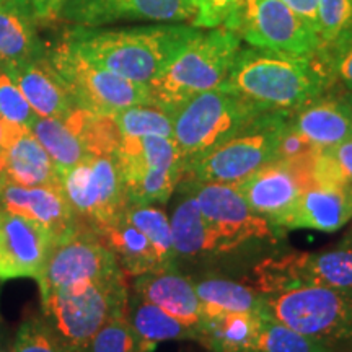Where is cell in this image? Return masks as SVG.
I'll return each instance as SVG.
<instances>
[{
  "label": "cell",
  "mask_w": 352,
  "mask_h": 352,
  "mask_svg": "<svg viewBox=\"0 0 352 352\" xmlns=\"http://www.w3.org/2000/svg\"><path fill=\"white\" fill-rule=\"evenodd\" d=\"M191 12V26L217 28L226 23L240 0H183Z\"/></svg>",
  "instance_id": "8d00e7d4"
},
{
  "label": "cell",
  "mask_w": 352,
  "mask_h": 352,
  "mask_svg": "<svg viewBox=\"0 0 352 352\" xmlns=\"http://www.w3.org/2000/svg\"><path fill=\"white\" fill-rule=\"evenodd\" d=\"M127 206L168 202L182 183L186 160L171 138H124L116 151Z\"/></svg>",
  "instance_id": "52a82bcc"
},
{
  "label": "cell",
  "mask_w": 352,
  "mask_h": 352,
  "mask_svg": "<svg viewBox=\"0 0 352 352\" xmlns=\"http://www.w3.org/2000/svg\"><path fill=\"white\" fill-rule=\"evenodd\" d=\"M197 32L196 26L184 25L108 32L85 28L76 30L65 39L90 63L131 82L151 85Z\"/></svg>",
  "instance_id": "7a4b0ae2"
},
{
  "label": "cell",
  "mask_w": 352,
  "mask_h": 352,
  "mask_svg": "<svg viewBox=\"0 0 352 352\" xmlns=\"http://www.w3.org/2000/svg\"><path fill=\"white\" fill-rule=\"evenodd\" d=\"M118 272L122 270L100 233L80 227L69 239L52 246L36 280L44 297L56 290L103 279Z\"/></svg>",
  "instance_id": "4fadbf2b"
},
{
  "label": "cell",
  "mask_w": 352,
  "mask_h": 352,
  "mask_svg": "<svg viewBox=\"0 0 352 352\" xmlns=\"http://www.w3.org/2000/svg\"><path fill=\"white\" fill-rule=\"evenodd\" d=\"M261 113L220 87L202 91L171 113L173 140L188 165Z\"/></svg>",
  "instance_id": "ba28073f"
},
{
  "label": "cell",
  "mask_w": 352,
  "mask_h": 352,
  "mask_svg": "<svg viewBox=\"0 0 352 352\" xmlns=\"http://www.w3.org/2000/svg\"><path fill=\"white\" fill-rule=\"evenodd\" d=\"M124 217L147 236L160 259L162 270L176 267V254L171 243L170 220L160 208L155 206H127Z\"/></svg>",
  "instance_id": "4dcf8cb0"
},
{
  "label": "cell",
  "mask_w": 352,
  "mask_h": 352,
  "mask_svg": "<svg viewBox=\"0 0 352 352\" xmlns=\"http://www.w3.org/2000/svg\"><path fill=\"white\" fill-rule=\"evenodd\" d=\"M2 157L10 183L21 186L60 184L59 170L30 129L20 132L6 151H2Z\"/></svg>",
  "instance_id": "d4e9b609"
},
{
  "label": "cell",
  "mask_w": 352,
  "mask_h": 352,
  "mask_svg": "<svg viewBox=\"0 0 352 352\" xmlns=\"http://www.w3.org/2000/svg\"><path fill=\"white\" fill-rule=\"evenodd\" d=\"M30 0H0V65L15 67L44 56Z\"/></svg>",
  "instance_id": "603a6c76"
},
{
  "label": "cell",
  "mask_w": 352,
  "mask_h": 352,
  "mask_svg": "<svg viewBox=\"0 0 352 352\" xmlns=\"http://www.w3.org/2000/svg\"><path fill=\"white\" fill-rule=\"evenodd\" d=\"M289 116L290 113L277 111L258 114L204 155L189 162L183 179L226 184L243 182L274 160L277 139Z\"/></svg>",
  "instance_id": "8992f818"
},
{
  "label": "cell",
  "mask_w": 352,
  "mask_h": 352,
  "mask_svg": "<svg viewBox=\"0 0 352 352\" xmlns=\"http://www.w3.org/2000/svg\"><path fill=\"white\" fill-rule=\"evenodd\" d=\"M67 0H30L36 20H54L60 16V12Z\"/></svg>",
  "instance_id": "60d3db41"
},
{
  "label": "cell",
  "mask_w": 352,
  "mask_h": 352,
  "mask_svg": "<svg viewBox=\"0 0 352 352\" xmlns=\"http://www.w3.org/2000/svg\"><path fill=\"white\" fill-rule=\"evenodd\" d=\"M132 290L145 302L160 307L166 314L196 327L202 318V307L195 284L176 267L147 272L134 277Z\"/></svg>",
  "instance_id": "44dd1931"
},
{
  "label": "cell",
  "mask_w": 352,
  "mask_h": 352,
  "mask_svg": "<svg viewBox=\"0 0 352 352\" xmlns=\"http://www.w3.org/2000/svg\"><path fill=\"white\" fill-rule=\"evenodd\" d=\"M0 210H8L39 223L54 236L56 243L69 239L82 227L60 184L21 186L8 182L0 189Z\"/></svg>",
  "instance_id": "2e32d148"
},
{
  "label": "cell",
  "mask_w": 352,
  "mask_h": 352,
  "mask_svg": "<svg viewBox=\"0 0 352 352\" xmlns=\"http://www.w3.org/2000/svg\"><path fill=\"white\" fill-rule=\"evenodd\" d=\"M321 57L328 67V60L352 44V0H318V28Z\"/></svg>",
  "instance_id": "f546056e"
},
{
  "label": "cell",
  "mask_w": 352,
  "mask_h": 352,
  "mask_svg": "<svg viewBox=\"0 0 352 352\" xmlns=\"http://www.w3.org/2000/svg\"><path fill=\"white\" fill-rule=\"evenodd\" d=\"M0 118L8 124L23 129H30L38 120V114L33 111L19 85L2 65H0Z\"/></svg>",
  "instance_id": "d590c367"
},
{
  "label": "cell",
  "mask_w": 352,
  "mask_h": 352,
  "mask_svg": "<svg viewBox=\"0 0 352 352\" xmlns=\"http://www.w3.org/2000/svg\"><path fill=\"white\" fill-rule=\"evenodd\" d=\"M344 96H346V101H347V104H349L351 113H352V94L351 91H344Z\"/></svg>",
  "instance_id": "7bdbcfd3"
},
{
  "label": "cell",
  "mask_w": 352,
  "mask_h": 352,
  "mask_svg": "<svg viewBox=\"0 0 352 352\" xmlns=\"http://www.w3.org/2000/svg\"><path fill=\"white\" fill-rule=\"evenodd\" d=\"M13 352H70L43 315L28 316L16 329Z\"/></svg>",
  "instance_id": "e575fe53"
},
{
  "label": "cell",
  "mask_w": 352,
  "mask_h": 352,
  "mask_svg": "<svg viewBox=\"0 0 352 352\" xmlns=\"http://www.w3.org/2000/svg\"><path fill=\"white\" fill-rule=\"evenodd\" d=\"M289 122L320 151L352 138V113L344 94L324 91L290 113Z\"/></svg>",
  "instance_id": "d6986e66"
},
{
  "label": "cell",
  "mask_w": 352,
  "mask_h": 352,
  "mask_svg": "<svg viewBox=\"0 0 352 352\" xmlns=\"http://www.w3.org/2000/svg\"><path fill=\"white\" fill-rule=\"evenodd\" d=\"M263 310L202 311L196 341L209 352H254Z\"/></svg>",
  "instance_id": "7402d4cb"
},
{
  "label": "cell",
  "mask_w": 352,
  "mask_h": 352,
  "mask_svg": "<svg viewBox=\"0 0 352 352\" xmlns=\"http://www.w3.org/2000/svg\"><path fill=\"white\" fill-rule=\"evenodd\" d=\"M60 188L78 223L96 233L113 226L127 208L116 153H88L60 171Z\"/></svg>",
  "instance_id": "30bf717a"
},
{
  "label": "cell",
  "mask_w": 352,
  "mask_h": 352,
  "mask_svg": "<svg viewBox=\"0 0 352 352\" xmlns=\"http://www.w3.org/2000/svg\"><path fill=\"white\" fill-rule=\"evenodd\" d=\"M261 297L270 315L285 327L331 349L352 346V290L300 284Z\"/></svg>",
  "instance_id": "5b68a950"
},
{
  "label": "cell",
  "mask_w": 352,
  "mask_h": 352,
  "mask_svg": "<svg viewBox=\"0 0 352 352\" xmlns=\"http://www.w3.org/2000/svg\"><path fill=\"white\" fill-rule=\"evenodd\" d=\"M323 342L311 340L277 321L264 307L254 352H333Z\"/></svg>",
  "instance_id": "1f68e13d"
},
{
  "label": "cell",
  "mask_w": 352,
  "mask_h": 352,
  "mask_svg": "<svg viewBox=\"0 0 352 352\" xmlns=\"http://www.w3.org/2000/svg\"><path fill=\"white\" fill-rule=\"evenodd\" d=\"M336 168L341 171L347 182L352 183V138L342 140L341 144L327 148Z\"/></svg>",
  "instance_id": "f35d334b"
},
{
  "label": "cell",
  "mask_w": 352,
  "mask_h": 352,
  "mask_svg": "<svg viewBox=\"0 0 352 352\" xmlns=\"http://www.w3.org/2000/svg\"><path fill=\"white\" fill-rule=\"evenodd\" d=\"M240 44L239 34L226 26L197 32L148 85L152 104L173 113L192 96L219 88L230 72Z\"/></svg>",
  "instance_id": "3957f363"
},
{
  "label": "cell",
  "mask_w": 352,
  "mask_h": 352,
  "mask_svg": "<svg viewBox=\"0 0 352 352\" xmlns=\"http://www.w3.org/2000/svg\"><path fill=\"white\" fill-rule=\"evenodd\" d=\"M54 245V236L39 223L0 210V280L38 279Z\"/></svg>",
  "instance_id": "9a60e30c"
},
{
  "label": "cell",
  "mask_w": 352,
  "mask_h": 352,
  "mask_svg": "<svg viewBox=\"0 0 352 352\" xmlns=\"http://www.w3.org/2000/svg\"><path fill=\"white\" fill-rule=\"evenodd\" d=\"M179 192L182 196L170 219L171 243L176 258H201L222 253V245L206 222L195 197L183 189Z\"/></svg>",
  "instance_id": "cb8c5ba5"
},
{
  "label": "cell",
  "mask_w": 352,
  "mask_h": 352,
  "mask_svg": "<svg viewBox=\"0 0 352 352\" xmlns=\"http://www.w3.org/2000/svg\"><path fill=\"white\" fill-rule=\"evenodd\" d=\"M222 26L254 47L315 56L318 34L284 0H240Z\"/></svg>",
  "instance_id": "8fae6325"
},
{
  "label": "cell",
  "mask_w": 352,
  "mask_h": 352,
  "mask_svg": "<svg viewBox=\"0 0 352 352\" xmlns=\"http://www.w3.org/2000/svg\"><path fill=\"white\" fill-rule=\"evenodd\" d=\"M126 318L144 352H153L160 342L196 340V327L175 318L160 307L145 302L138 294H129L126 305Z\"/></svg>",
  "instance_id": "484cf974"
},
{
  "label": "cell",
  "mask_w": 352,
  "mask_h": 352,
  "mask_svg": "<svg viewBox=\"0 0 352 352\" xmlns=\"http://www.w3.org/2000/svg\"><path fill=\"white\" fill-rule=\"evenodd\" d=\"M77 108L98 116H113L134 104H152L148 85L135 83L85 59L67 39L50 54Z\"/></svg>",
  "instance_id": "9c48e42d"
},
{
  "label": "cell",
  "mask_w": 352,
  "mask_h": 352,
  "mask_svg": "<svg viewBox=\"0 0 352 352\" xmlns=\"http://www.w3.org/2000/svg\"><path fill=\"white\" fill-rule=\"evenodd\" d=\"M344 243H352V227H351L349 233H347V235H346V239H344Z\"/></svg>",
  "instance_id": "ee69618b"
},
{
  "label": "cell",
  "mask_w": 352,
  "mask_h": 352,
  "mask_svg": "<svg viewBox=\"0 0 352 352\" xmlns=\"http://www.w3.org/2000/svg\"><path fill=\"white\" fill-rule=\"evenodd\" d=\"M6 69L38 118H67L77 109L67 85L47 54Z\"/></svg>",
  "instance_id": "ac0fdd59"
},
{
  "label": "cell",
  "mask_w": 352,
  "mask_h": 352,
  "mask_svg": "<svg viewBox=\"0 0 352 352\" xmlns=\"http://www.w3.org/2000/svg\"><path fill=\"white\" fill-rule=\"evenodd\" d=\"M305 186L300 171L280 162H270L236 184L250 209L266 220L277 235L287 230Z\"/></svg>",
  "instance_id": "5bb4252c"
},
{
  "label": "cell",
  "mask_w": 352,
  "mask_h": 352,
  "mask_svg": "<svg viewBox=\"0 0 352 352\" xmlns=\"http://www.w3.org/2000/svg\"><path fill=\"white\" fill-rule=\"evenodd\" d=\"M328 69L333 82H340L352 94V44L342 47L328 60Z\"/></svg>",
  "instance_id": "74e56055"
},
{
  "label": "cell",
  "mask_w": 352,
  "mask_h": 352,
  "mask_svg": "<svg viewBox=\"0 0 352 352\" xmlns=\"http://www.w3.org/2000/svg\"><path fill=\"white\" fill-rule=\"evenodd\" d=\"M195 290L202 311H261L263 297L250 285L210 276L196 280Z\"/></svg>",
  "instance_id": "f1b7e54d"
},
{
  "label": "cell",
  "mask_w": 352,
  "mask_h": 352,
  "mask_svg": "<svg viewBox=\"0 0 352 352\" xmlns=\"http://www.w3.org/2000/svg\"><path fill=\"white\" fill-rule=\"evenodd\" d=\"M333 352H352L351 347H341V349H334Z\"/></svg>",
  "instance_id": "f6af8a7d"
},
{
  "label": "cell",
  "mask_w": 352,
  "mask_h": 352,
  "mask_svg": "<svg viewBox=\"0 0 352 352\" xmlns=\"http://www.w3.org/2000/svg\"><path fill=\"white\" fill-rule=\"evenodd\" d=\"M352 220V183L310 184L303 189L287 230L338 232Z\"/></svg>",
  "instance_id": "ffe728a7"
},
{
  "label": "cell",
  "mask_w": 352,
  "mask_h": 352,
  "mask_svg": "<svg viewBox=\"0 0 352 352\" xmlns=\"http://www.w3.org/2000/svg\"><path fill=\"white\" fill-rule=\"evenodd\" d=\"M23 131H26V129H23V127H19V126L8 124L7 121H3L2 118H0V152L6 151V148L8 147V144L13 142V139H15L16 135Z\"/></svg>",
  "instance_id": "b9f144b4"
},
{
  "label": "cell",
  "mask_w": 352,
  "mask_h": 352,
  "mask_svg": "<svg viewBox=\"0 0 352 352\" xmlns=\"http://www.w3.org/2000/svg\"><path fill=\"white\" fill-rule=\"evenodd\" d=\"M30 132L50 153L59 175L80 164L88 155L78 122V108L67 118H38Z\"/></svg>",
  "instance_id": "4316f807"
},
{
  "label": "cell",
  "mask_w": 352,
  "mask_h": 352,
  "mask_svg": "<svg viewBox=\"0 0 352 352\" xmlns=\"http://www.w3.org/2000/svg\"><path fill=\"white\" fill-rule=\"evenodd\" d=\"M333 77L318 54L246 47L236 52L222 90L240 96L259 111L294 113L333 85Z\"/></svg>",
  "instance_id": "6da1fadb"
},
{
  "label": "cell",
  "mask_w": 352,
  "mask_h": 352,
  "mask_svg": "<svg viewBox=\"0 0 352 352\" xmlns=\"http://www.w3.org/2000/svg\"><path fill=\"white\" fill-rule=\"evenodd\" d=\"M60 15L85 28L120 20L191 21V12L183 0H67Z\"/></svg>",
  "instance_id": "e0dca14e"
},
{
  "label": "cell",
  "mask_w": 352,
  "mask_h": 352,
  "mask_svg": "<svg viewBox=\"0 0 352 352\" xmlns=\"http://www.w3.org/2000/svg\"><path fill=\"white\" fill-rule=\"evenodd\" d=\"M80 352H144V347L122 311L107 321Z\"/></svg>",
  "instance_id": "836d02e7"
},
{
  "label": "cell",
  "mask_w": 352,
  "mask_h": 352,
  "mask_svg": "<svg viewBox=\"0 0 352 352\" xmlns=\"http://www.w3.org/2000/svg\"><path fill=\"white\" fill-rule=\"evenodd\" d=\"M100 235L114 253L124 276L138 277L162 270L153 245L139 228L132 226L124 214Z\"/></svg>",
  "instance_id": "83f0119b"
},
{
  "label": "cell",
  "mask_w": 352,
  "mask_h": 352,
  "mask_svg": "<svg viewBox=\"0 0 352 352\" xmlns=\"http://www.w3.org/2000/svg\"><path fill=\"white\" fill-rule=\"evenodd\" d=\"M118 131L124 138H145L160 135L173 139V120L171 113L155 104H134L113 114Z\"/></svg>",
  "instance_id": "d6a6232c"
},
{
  "label": "cell",
  "mask_w": 352,
  "mask_h": 352,
  "mask_svg": "<svg viewBox=\"0 0 352 352\" xmlns=\"http://www.w3.org/2000/svg\"><path fill=\"white\" fill-rule=\"evenodd\" d=\"M127 297L124 272H118L41 297V315L70 352H80L107 321L126 311Z\"/></svg>",
  "instance_id": "277c9868"
},
{
  "label": "cell",
  "mask_w": 352,
  "mask_h": 352,
  "mask_svg": "<svg viewBox=\"0 0 352 352\" xmlns=\"http://www.w3.org/2000/svg\"><path fill=\"white\" fill-rule=\"evenodd\" d=\"M351 349H352V346H351Z\"/></svg>",
  "instance_id": "bcb514c9"
},
{
  "label": "cell",
  "mask_w": 352,
  "mask_h": 352,
  "mask_svg": "<svg viewBox=\"0 0 352 352\" xmlns=\"http://www.w3.org/2000/svg\"><path fill=\"white\" fill-rule=\"evenodd\" d=\"M284 2L316 32L318 28V0H284Z\"/></svg>",
  "instance_id": "ab89813d"
},
{
  "label": "cell",
  "mask_w": 352,
  "mask_h": 352,
  "mask_svg": "<svg viewBox=\"0 0 352 352\" xmlns=\"http://www.w3.org/2000/svg\"><path fill=\"white\" fill-rule=\"evenodd\" d=\"M178 189L195 197L206 222L222 245V253H230L253 240L277 239L274 228L250 209L236 184L183 179Z\"/></svg>",
  "instance_id": "7c38bea8"
}]
</instances>
